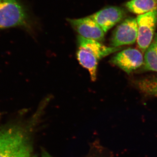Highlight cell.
I'll return each instance as SVG.
<instances>
[{
	"label": "cell",
	"instance_id": "obj_1",
	"mask_svg": "<svg viewBox=\"0 0 157 157\" xmlns=\"http://www.w3.org/2000/svg\"><path fill=\"white\" fill-rule=\"evenodd\" d=\"M76 57L79 64L89 72L93 82L97 79L99 62L102 59L121 50L122 47L107 46L95 40L78 36Z\"/></svg>",
	"mask_w": 157,
	"mask_h": 157
},
{
	"label": "cell",
	"instance_id": "obj_3",
	"mask_svg": "<svg viewBox=\"0 0 157 157\" xmlns=\"http://www.w3.org/2000/svg\"><path fill=\"white\" fill-rule=\"evenodd\" d=\"M25 7L18 0H0V30L11 28L31 29Z\"/></svg>",
	"mask_w": 157,
	"mask_h": 157
},
{
	"label": "cell",
	"instance_id": "obj_2",
	"mask_svg": "<svg viewBox=\"0 0 157 157\" xmlns=\"http://www.w3.org/2000/svg\"><path fill=\"white\" fill-rule=\"evenodd\" d=\"M23 129L14 125L0 130V157H31L32 147Z\"/></svg>",
	"mask_w": 157,
	"mask_h": 157
},
{
	"label": "cell",
	"instance_id": "obj_4",
	"mask_svg": "<svg viewBox=\"0 0 157 157\" xmlns=\"http://www.w3.org/2000/svg\"><path fill=\"white\" fill-rule=\"evenodd\" d=\"M138 47L144 53L150 45L154 36L157 25V10L137 16Z\"/></svg>",
	"mask_w": 157,
	"mask_h": 157
},
{
	"label": "cell",
	"instance_id": "obj_8",
	"mask_svg": "<svg viewBox=\"0 0 157 157\" xmlns=\"http://www.w3.org/2000/svg\"><path fill=\"white\" fill-rule=\"evenodd\" d=\"M125 10L120 7L108 6L90 15L105 33L124 19Z\"/></svg>",
	"mask_w": 157,
	"mask_h": 157
},
{
	"label": "cell",
	"instance_id": "obj_10",
	"mask_svg": "<svg viewBox=\"0 0 157 157\" xmlns=\"http://www.w3.org/2000/svg\"><path fill=\"white\" fill-rule=\"evenodd\" d=\"M144 53V70L157 72V33Z\"/></svg>",
	"mask_w": 157,
	"mask_h": 157
},
{
	"label": "cell",
	"instance_id": "obj_9",
	"mask_svg": "<svg viewBox=\"0 0 157 157\" xmlns=\"http://www.w3.org/2000/svg\"><path fill=\"white\" fill-rule=\"evenodd\" d=\"M125 6L132 13L140 15L157 10V0H131Z\"/></svg>",
	"mask_w": 157,
	"mask_h": 157
},
{
	"label": "cell",
	"instance_id": "obj_12",
	"mask_svg": "<svg viewBox=\"0 0 157 157\" xmlns=\"http://www.w3.org/2000/svg\"><path fill=\"white\" fill-rule=\"evenodd\" d=\"M42 157H52L46 151L43 150L42 151Z\"/></svg>",
	"mask_w": 157,
	"mask_h": 157
},
{
	"label": "cell",
	"instance_id": "obj_6",
	"mask_svg": "<svg viewBox=\"0 0 157 157\" xmlns=\"http://www.w3.org/2000/svg\"><path fill=\"white\" fill-rule=\"evenodd\" d=\"M110 62L130 74L144 65V58L139 50L128 48L118 52L112 57Z\"/></svg>",
	"mask_w": 157,
	"mask_h": 157
},
{
	"label": "cell",
	"instance_id": "obj_11",
	"mask_svg": "<svg viewBox=\"0 0 157 157\" xmlns=\"http://www.w3.org/2000/svg\"><path fill=\"white\" fill-rule=\"evenodd\" d=\"M136 85L139 90L147 95L157 97V78L147 77L136 82Z\"/></svg>",
	"mask_w": 157,
	"mask_h": 157
},
{
	"label": "cell",
	"instance_id": "obj_7",
	"mask_svg": "<svg viewBox=\"0 0 157 157\" xmlns=\"http://www.w3.org/2000/svg\"><path fill=\"white\" fill-rule=\"evenodd\" d=\"M67 20L79 36L101 43L104 42L105 33L90 16L78 19L69 18Z\"/></svg>",
	"mask_w": 157,
	"mask_h": 157
},
{
	"label": "cell",
	"instance_id": "obj_13",
	"mask_svg": "<svg viewBox=\"0 0 157 157\" xmlns=\"http://www.w3.org/2000/svg\"><path fill=\"white\" fill-rule=\"evenodd\" d=\"M36 157L34 156V157Z\"/></svg>",
	"mask_w": 157,
	"mask_h": 157
},
{
	"label": "cell",
	"instance_id": "obj_5",
	"mask_svg": "<svg viewBox=\"0 0 157 157\" xmlns=\"http://www.w3.org/2000/svg\"><path fill=\"white\" fill-rule=\"evenodd\" d=\"M138 26L136 18L131 17L124 20L117 27L110 40V46L120 47L132 45L137 40Z\"/></svg>",
	"mask_w": 157,
	"mask_h": 157
}]
</instances>
